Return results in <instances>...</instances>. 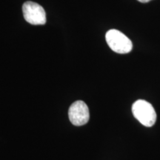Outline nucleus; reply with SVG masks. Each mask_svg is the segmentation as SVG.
<instances>
[{
    "instance_id": "obj_1",
    "label": "nucleus",
    "mask_w": 160,
    "mask_h": 160,
    "mask_svg": "<svg viewBox=\"0 0 160 160\" xmlns=\"http://www.w3.org/2000/svg\"><path fill=\"white\" fill-rule=\"evenodd\" d=\"M134 117L145 127H152L157 121V113L153 105L143 99L136 101L132 105Z\"/></svg>"
},
{
    "instance_id": "obj_2",
    "label": "nucleus",
    "mask_w": 160,
    "mask_h": 160,
    "mask_svg": "<svg viewBox=\"0 0 160 160\" xmlns=\"http://www.w3.org/2000/svg\"><path fill=\"white\" fill-rule=\"evenodd\" d=\"M105 39L112 51L118 53H130L133 48V44L121 31L116 29H111L106 33Z\"/></svg>"
},
{
    "instance_id": "obj_3",
    "label": "nucleus",
    "mask_w": 160,
    "mask_h": 160,
    "mask_svg": "<svg viewBox=\"0 0 160 160\" xmlns=\"http://www.w3.org/2000/svg\"><path fill=\"white\" fill-rule=\"evenodd\" d=\"M22 12L25 19L31 25H43L46 23V13L39 4L26 2L23 4Z\"/></svg>"
},
{
    "instance_id": "obj_4",
    "label": "nucleus",
    "mask_w": 160,
    "mask_h": 160,
    "mask_svg": "<svg viewBox=\"0 0 160 160\" xmlns=\"http://www.w3.org/2000/svg\"><path fill=\"white\" fill-rule=\"evenodd\" d=\"M68 117L73 125L82 126L88 122L90 113L88 105L82 100L73 102L69 108Z\"/></svg>"
},
{
    "instance_id": "obj_5",
    "label": "nucleus",
    "mask_w": 160,
    "mask_h": 160,
    "mask_svg": "<svg viewBox=\"0 0 160 160\" xmlns=\"http://www.w3.org/2000/svg\"><path fill=\"white\" fill-rule=\"evenodd\" d=\"M137 1H139V2H142V3H147V2H149L150 1H151V0H137Z\"/></svg>"
}]
</instances>
